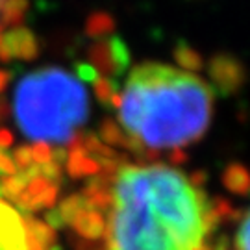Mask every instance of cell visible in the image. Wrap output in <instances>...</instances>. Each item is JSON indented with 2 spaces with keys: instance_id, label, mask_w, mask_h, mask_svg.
<instances>
[{
  "instance_id": "cell-21",
  "label": "cell",
  "mask_w": 250,
  "mask_h": 250,
  "mask_svg": "<svg viewBox=\"0 0 250 250\" xmlns=\"http://www.w3.org/2000/svg\"><path fill=\"white\" fill-rule=\"evenodd\" d=\"M13 145V135L9 130H0V146L2 148H8Z\"/></svg>"
},
{
  "instance_id": "cell-19",
  "label": "cell",
  "mask_w": 250,
  "mask_h": 250,
  "mask_svg": "<svg viewBox=\"0 0 250 250\" xmlns=\"http://www.w3.org/2000/svg\"><path fill=\"white\" fill-rule=\"evenodd\" d=\"M76 76L82 82L93 83V82L99 78V72L95 71V67H91L89 63H76Z\"/></svg>"
},
{
  "instance_id": "cell-20",
  "label": "cell",
  "mask_w": 250,
  "mask_h": 250,
  "mask_svg": "<svg viewBox=\"0 0 250 250\" xmlns=\"http://www.w3.org/2000/svg\"><path fill=\"white\" fill-rule=\"evenodd\" d=\"M13 78V72L6 71V69H0V95L6 91V87L9 85V82Z\"/></svg>"
},
{
  "instance_id": "cell-6",
  "label": "cell",
  "mask_w": 250,
  "mask_h": 250,
  "mask_svg": "<svg viewBox=\"0 0 250 250\" xmlns=\"http://www.w3.org/2000/svg\"><path fill=\"white\" fill-rule=\"evenodd\" d=\"M0 250H34L26 223L4 200H0Z\"/></svg>"
},
{
  "instance_id": "cell-10",
  "label": "cell",
  "mask_w": 250,
  "mask_h": 250,
  "mask_svg": "<svg viewBox=\"0 0 250 250\" xmlns=\"http://www.w3.org/2000/svg\"><path fill=\"white\" fill-rule=\"evenodd\" d=\"M74 224H76L78 232H80L83 237H87V239H97V237H100V235L104 233V230H106V224H104L102 215L97 213V211H93V209H85L82 215H78V217L74 219Z\"/></svg>"
},
{
  "instance_id": "cell-8",
  "label": "cell",
  "mask_w": 250,
  "mask_h": 250,
  "mask_svg": "<svg viewBox=\"0 0 250 250\" xmlns=\"http://www.w3.org/2000/svg\"><path fill=\"white\" fill-rule=\"evenodd\" d=\"M117 22L115 19L111 17L107 11H93L89 13V17L85 21V26H83V32L89 39H104L106 36H111L115 32Z\"/></svg>"
},
{
  "instance_id": "cell-9",
  "label": "cell",
  "mask_w": 250,
  "mask_h": 250,
  "mask_svg": "<svg viewBox=\"0 0 250 250\" xmlns=\"http://www.w3.org/2000/svg\"><path fill=\"white\" fill-rule=\"evenodd\" d=\"M28 8V0H4L0 8V28H17L24 21Z\"/></svg>"
},
{
  "instance_id": "cell-12",
  "label": "cell",
  "mask_w": 250,
  "mask_h": 250,
  "mask_svg": "<svg viewBox=\"0 0 250 250\" xmlns=\"http://www.w3.org/2000/svg\"><path fill=\"white\" fill-rule=\"evenodd\" d=\"M223 180H224V186L230 189V191H233V193L245 195L249 191V174H247L245 167L237 165V163H233V165H230L228 169L224 170Z\"/></svg>"
},
{
  "instance_id": "cell-5",
  "label": "cell",
  "mask_w": 250,
  "mask_h": 250,
  "mask_svg": "<svg viewBox=\"0 0 250 250\" xmlns=\"http://www.w3.org/2000/svg\"><path fill=\"white\" fill-rule=\"evenodd\" d=\"M208 76L211 82V89L221 97H232L243 87L247 80V71L235 56L228 52H219L208 62Z\"/></svg>"
},
{
  "instance_id": "cell-3",
  "label": "cell",
  "mask_w": 250,
  "mask_h": 250,
  "mask_svg": "<svg viewBox=\"0 0 250 250\" xmlns=\"http://www.w3.org/2000/svg\"><path fill=\"white\" fill-rule=\"evenodd\" d=\"M89 115V99L80 82L58 67L26 74L15 91V119L36 143H67Z\"/></svg>"
},
{
  "instance_id": "cell-15",
  "label": "cell",
  "mask_w": 250,
  "mask_h": 250,
  "mask_svg": "<svg viewBox=\"0 0 250 250\" xmlns=\"http://www.w3.org/2000/svg\"><path fill=\"white\" fill-rule=\"evenodd\" d=\"M100 137L109 145L128 146V135L121 130V126L117 125L113 119H104L100 123Z\"/></svg>"
},
{
  "instance_id": "cell-14",
  "label": "cell",
  "mask_w": 250,
  "mask_h": 250,
  "mask_svg": "<svg viewBox=\"0 0 250 250\" xmlns=\"http://www.w3.org/2000/svg\"><path fill=\"white\" fill-rule=\"evenodd\" d=\"M93 91H95L100 104L109 107L111 99L119 93V82L113 80V78H107V76H99L93 82Z\"/></svg>"
},
{
  "instance_id": "cell-7",
  "label": "cell",
  "mask_w": 250,
  "mask_h": 250,
  "mask_svg": "<svg viewBox=\"0 0 250 250\" xmlns=\"http://www.w3.org/2000/svg\"><path fill=\"white\" fill-rule=\"evenodd\" d=\"M39 56V41L32 30L24 26L11 28L0 39V62L11 63L13 60L34 62Z\"/></svg>"
},
{
  "instance_id": "cell-17",
  "label": "cell",
  "mask_w": 250,
  "mask_h": 250,
  "mask_svg": "<svg viewBox=\"0 0 250 250\" xmlns=\"http://www.w3.org/2000/svg\"><path fill=\"white\" fill-rule=\"evenodd\" d=\"M235 250H249V215L243 213L239 232L235 235Z\"/></svg>"
},
{
  "instance_id": "cell-2",
  "label": "cell",
  "mask_w": 250,
  "mask_h": 250,
  "mask_svg": "<svg viewBox=\"0 0 250 250\" xmlns=\"http://www.w3.org/2000/svg\"><path fill=\"white\" fill-rule=\"evenodd\" d=\"M211 113L209 83L163 63L134 67L121 93V126L145 150H178L195 143L209 128Z\"/></svg>"
},
{
  "instance_id": "cell-22",
  "label": "cell",
  "mask_w": 250,
  "mask_h": 250,
  "mask_svg": "<svg viewBox=\"0 0 250 250\" xmlns=\"http://www.w3.org/2000/svg\"><path fill=\"white\" fill-rule=\"evenodd\" d=\"M0 39H2V28H0Z\"/></svg>"
},
{
  "instance_id": "cell-4",
  "label": "cell",
  "mask_w": 250,
  "mask_h": 250,
  "mask_svg": "<svg viewBox=\"0 0 250 250\" xmlns=\"http://www.w3.org/2000/svg\"><path fill=\"white\" fill-rule=\"evenodd\" d=\"M87 58L91 67H95V71L102 72V76L113 80L123 76L132 63V54L128 50V45L119 36L95 41L87 48Z\"/></svg>"
},
{
  "instance_id": "cell-23",
  "label": "cell",
  "mask_w": 250,
  "mask_h": 250,
  "mask_svg": "<svg viewBox=\"0 0 250 250\" xmlns=\"http://www.w3.org/2000/svg\"><path fill=\"white\" fill-rule=\"evenodd\" d=\"M0 156H2V150H0Z\"/></svg>"
},
{
  "instance_id": "cell-16",
  "label": "cell",
  "mask_w": 250,
  "mask_h": 250,
  "mask_svg": "<svg viewBox=\"0 0 250 250\" xmlns=\"http://www.w3.org/2000/svg\"><path fill=\"white\" fill-rule=\"evenodd\" d=\"M30 150H32V160L36 161L37 165H45L52 160V150L46 143H36Z\"/></svg>"
},
{
  "instance_id": "cell-1",
  "label": "cell",
  "mask_w": 250,
  "mask_h": 250,
  "mask_svg": "<svg viewBox=\"0 0 250 250\" xmlns=\"http://www.w3.org/2000/svg\"><path fill=\"white\" fill-rule=\"evenodd\" d=\"M106 200V250H202L211 228L204 193L161 163L117 167Z\"/></svg>"
},
{
  "instance_id": "cell-13",
  "label": "cell",
  "mask_w": 250,
  "mask_h": 250,
  "mask_svg": "<svg viewBox=\"0 0 250 250\" xmlns=\"http://www.w3.org/2000/svg\"><path fill=\"white\" fill-rule=\"evenodd\" d=\"M100 169L99 161L91 160L87 154L80 150H72L69 156V172L72 176H85V174H93Z\"/></svg>"
},
{
  "instance_id": "cell-11",
  "label": "cell",
  "mask_w": 250,
  "mask_h": 250,
  "mask_svg": "<svg viewBox=\"0 0 250 250\" xmlns=\"http://www.w3.org/2000/svg\"><path fill=\"white\" fill-rule=\"evenodd\" d=\"M172 56H174V62L178 63L184 71L198 72L204 69L202 56L198 54V50H195L191 45H188L186 41H178V45L174 46V50H172Z\"/></svg>"
},
{
  "instance_id": "cell-18",
  "label": "cell",
  "mask_w": 250,
  "mask_h": 250,
  "mask_svg": "<svg viewBox=\"0 0 250 250\" xmlns=\"http://www.w3.org/2000/svg\"><path fill=\"white\" fill-rule=\"evenodd\" d=\"M11 160L15 163V167H21V169H28L34 163V160H32V150L28 146H19Z\"/></svg>"
}]
</instances>
